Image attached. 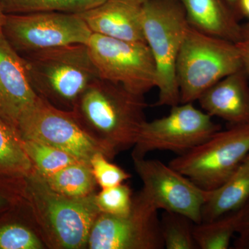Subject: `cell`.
<instances>
[{
  "mask_svg": "<svg viewBox=\"0 0 249 249\" xmlns=\"http://www.w3.org/2000/svg\"><path fill=\"white\" fill-rule=\"evenodd\" d=\"M144 96L99 78L80 96L72 112L85 130L113 153L134 147L146 121Z\"/></svg>",
  "mask_w": 249,
  "mask_h": 249,
  "instance_id": "6da1fadb",
  "label": "cell"
},
{
  "mask_svg": "<svg viewBox=\"0 0 249 249\" xmlns=\"http://www.w3.org/2000/svg\"><path fill=\"white\" fill-rule=\"evenodd\" d=\"M24 181L26 206L44 242L53 249L87 248L90 230L101 213L96 193L83 198L62 196L34 169Z\"/></svg>",
  "mask_w": 249,
  "mask_h": 249,
  "instance_id": "7a4b0ae2",
  "label": "cell"
},
{
  "mask_svg": "<svg viewBox=\"0 0 249 249\" xmlns=\"http://www.w3.org/2000/svg\"><path fill=\"white\" fill-rule=\"evenodd\" d=\"M36 93L59 109L72 111L99 73L87 45H71L20 55Z\"/></svg>",
  "mask_w": 249,
  "mask_h": 249,
  "instance_id": "3957f363",
  "label": "cell"
},
{
  "mask_svg": "<svg viewBox=\"0 0 249 249\" xmlns=\"http://www.w3.org/2000/svg\"><path fill=\"white\" fill-rule=\"evenodd\" d=\"M142 19L157 70L159 96L154 106H177L180 103L177 61L188 27L184 9L178 0H150L142 4Z\"/></svg>",
  "mask_w": 249,
  "mask_h": 249,
  "instance_id": "277c9868",
  "label": "cell"
},
{
  "mask_svg": "<svg viewBox=\"0 0 249 249\" xmlns=\"http://www.w3.org/2000/svg\"><path fill=\"white\" fill-rule=\"evenodd\" d=\"M242 69L235 43L188 25L176 65L180 103L198 101L213 85Z\"/></svg>",
  "mask_w": 249,
  "mask_h": 249,
  "instance_id": "5b68a950",
  "label": "cell"
},
{
  "mask_svg": "<svg viewBox=\"0 0 249 249\" xmlns=\"http://www.w3.org/2000/svg\"><path fill=\"white\" fill-rule=\"evenodd\" d=\"M249 154V124L217 131L168 165L205 191L229 181Z\"/></svg>",
  "mask_w": 249,
  "mask_h": 249,
  "instance_id": "8992f818",
  "label": "cell"
},
{
  "mask_svg": "<svg viewBox=\"0 0 249 249\" xmlns=\"http://www.w3.org/2000/svg\"><path fill=\"white\" fill-rule=\"evenodd\" d=\"M17 132L20 139L47 144L87 163L97 153L110 160L116 156L85 130L71 111L59 109L40 96L23 118Z\"/></svg>",
  "mask_w": 249,
  "mask_h": 249,
  "instance_id": "52a82bcc",
  "label": "cell"
},
{
  "mask_svg": "<svg viewBox=\"0 0 249 249\" xmlns=\"http://www.w3.org/2000/svg\"><path fill=\"white\" fill-rule=\"evenodd\" d=\"M1 34L19 55L71 45H88L92 32L78 14H6Z\"/></svg>",
  "mask_w": 249,
  "mask_h": 249,
  "instance_id": "ba28073f",
  "label": "cell"
},
{
  "mask_svg": "<svg viewBox=\"0 0 249 249\" xmlns=\"http://www.w3.org/2000/svg\"><path fill=\"white\" fill-rule=\"evenodd\" d=\"M87 46L102 79L141 96L157 87L155 61L145 42L92 34Z\"/></svg>",
  "mask_w": 249,
  "mask_h": 249,
  "instance_id": "9c48e42d",
  "label": "cell"
},
{
  "mask_svg": "<svg viewBox=\"0 0 249 249\" xmlns=\"http://www.w3.org/2000/svg\"><path fill=\"white\" fill-rule=\"evenodd\" d=\"M160 210L141 190L126 215L101 213L88 237L90 249H163Z\"/></svg>",
  "mask_w": 249,
  "mask_h": 249,
  "instance_id": "30bf717a",
  "label": "cell"
},
{
  "mask_svg": "<svg viewBox=\"0 0 249 249\" xmlns=\"http://www.w3.org/2000/svg\"><path fill=\"white\" fill-rule=\"evenodd\" d=\"M220 129L211 116L193 103L177 105L166 116L145 121L134 145L132 158H143L155 150L183 155Z\"/></svg>",
  "mask_w": 249,
  "mask_h": 249,
  "instance_id": "8fae6325",
  "label": "cell"
},
{
  "mask_svg": "<svg viewBox=\"0 0 249 249\" xmlns=\"http://www.w3.org/2000/svg\"><path fill=\"white\" fill-rule=\"evenodd\" d=\"M142 179V191L159 210L186 216L195 224L201 222V209L209 191L159 160L132 158Z\"/></svg>",
  "mask_w": 249,
  "mask_h": 249,
  "instance_id": "7c38bea8",
  "label": "cell"
},
{
  "mask_svg": "<svg viewBox=\"0 0 249 249\" xmlns=\"http://www.w3.org/2000/svg\"><path fill=\"white\" fill-rule=\"evenodd\" d=\"M38 99L22 57L0 34V118L17 132Z\"/></svg>",
  "mask_w": 249,
  "mask_h": 249,
  "instance_id": "4fadbf2b",
  "label": "cell"
},
{
  "mask_svg": "<svg viewBox=\"0 0 249 249\" xmlns=\"http://www.w3.org/2000/svg\"><path fill=\"white\" fill-rule=\"evenodd\" d=\"M77 14L92 34L146 43L142 27V5L129 0H107Z\"/></svg>",
  "mask_w": 249,
  "mask_h": 249,
  "instance_id": "5bb4252c",
  "label": "cell"
},
{
  "mask_svg": "<svg viewBox=\"0 0 249 249\" xmlns=\"http://www.w3.org/2000/svg\"><path fill=\"white\" fill-rule=\"evenodd\" d=\"M197 101L211 117L220 118L231 126L249 124V80L245 70L219 80Z\"/></svg>",
  "mask_w": 249,
  "mask_h": 249,
  "instance_id": "9a60e30c",
  "label": "cell"
},
{
  "mask_svg": "<svg viewBox=\"0 0 249 249\" xmlns=\"http://www.w3.org/2000/svg\"><path fill=\"white\" fill-rule=\"evenodd\" d=\"M178 1L184 9L188 25L234 43L240 40L242 25L238 22V16L224 0Z\"/></svg>",
  "mask_w": 249,
  "mask_h": 249,
  "instance_id": "2e32d148",
  "label": "cell"
},
{
  "mask_svg": "<svg viewBox=\"0 0 249 249\" xmlns=\"http://www.w3.org/2000/svg\"><path fill=\"white\" fill-rule=\"evenodd\" d=\"M249 201V171L235 174L209 191L201 209V222H209L242 209Z\"/></svg>",
  "mask_w": 249,
  "mask_h": 249,
  "instance_id": "e0dca14e",
  "label": "cell"
},
{
  "mask_svg": "<svg viewBox=\"0 0 249 249\" xmlns=\"http://www.w3.org/2000/svg\"><path fill=\"white\" fill-rule=\"evenodd\" d=\"M43 178L54 191L72 198L86 197L95 194L97 186L91 164L82 160Z\"/></svg>",
  "mask_w": 249,
  "mask_h": 249,
  "instance_id": "ac0fdd59",
  "label": "cell"
},
{
  "mask_svg": "<svg viewBox=\"0 0 249 249\" xmlns=\"http://www.w3.org/2000/svg\"><path fill=\"white\" fill-rule=\"evenodd\" d=\"M24 202L0 217V249L45 248L37 232L20 218Z\"/></svg>",
  "mask_w": 249,
  "mask_h": 249,
  "instance_id": "d6986e66",
  "label": "cell"
},
{
  "mask_svg": "<svg viewBox=\"0 0 249 249\" xmlns=\"http://www.w3.org/2000/svg\"><path fill=\"white\" fill-rule=\"evenodd\" d=\"M34 170L16 130L0 118V173L24 177Z\"/></svg>",
  "mask_w": 249,
  "mask_h": 249,
  "instance_id": "ffe728a7",
  "label": "cell"
},
{
  "mask_svg": "<svg viewBox=\"0 0 249 249\" xmlns=\"http://www.w3.org/2000/svg\"><path fill=\"white\" fill-rule=\"evenodd\" d=\"M107 0H0L5 14L60 12L77 14L96 7Z\"/></svg>",
  "mask_w": 249,
  "mask_h": 249,
  "instance_id": "44dd1931",
  "label": "cell"
},
{
  "mask_svg": "<svg viewBox=\"0 0 249 249\" xmlns=\"http://www.w3.org/2000/svg\"><path fill=\"white\" fill-rule=\"evenodd\" d=\"M239 219L237 211L214 220L195 224L193 233L198 249H229L232 237L237 232Z\"/></svg>",
  "mask_w": 249,
  "mask_h": 249,
  "instance_id": "7402d4cb",
  "label": "cell"
},
{
  "mask_svg": "<svg viewBox=\"0 0 249 249\" xmlns=\"http://www.w3.org/2000/svg\"><path fill=\"white\" fill-rule=\"evenodd\" d=\"M21 143L34 169L43 178L80 160L61 150L31 139H21Z\"/></svg>",
  "mask_w": 249,
  "mask_h": 249,
  "instance_id": "603a6c76",
  "label": "cell"
},
{
  "mask_svg": "<svg viewBox=\"0 0 249 249\" xmlns=\"http://www.w3.org/2000/svg\"><path fill=\"white\" fill-rule=\"evenodd\" d=\"M160 221V231L165 248L167 249H196L195 223L186 216L164 211Z\"/></svg>",
  "mask_w": 249,
  "mask_h": 249,
  "instance_id": "cb8c5ba5",
  "label": "cell"
},
{
  "mask_svg": "<svg viewBox=\"0 0 249 249\" xmlns=\"http://www.w3.org/2000/svg\"><path fill=\"white\" fill-rule=\"evenodd\" d=\"M133 198L128 185L121 183L111 188H103L95 196V201L101 213L126 215L132 210Z\"/></svg>",
  "mask_w": 249,
  "mask_h": 249,
  "instance_id": "d4e9b609",
  "label": "cell"
},
{
  "mask_svg": "<svg viewBox=\"0 0 249 249\" xmlns=\"http://www.w3.org/2000/svg\"><path fill=\"white\" fill-rule=\"evenodd\" d=\"M90 164L96 183L101 189L118 186L131 178L130 174L111 163L110 160L103 153L93 156Z\"/></svg>",
  "mask_w": 249,
  "mask_h": 249,
  "instance_id": "484cf974",
  "label": "cell"
},
{
  "mask_svg": "<svg viewBox=\"0 0 249 249\" xmlns=\"http://www.w3.org/2000/svg\"><path fill=\"white\" fill-rule=\"evenodd\" d=\"M24 177L0 173V217L24 202Z\"/></svg>",
  "mask_w": 249,
  "mask_h": 249,
  "instance_id": "4316f807",
  "label": "cell"
},
{
  "mask_svg": "<svg viewBox=\"0 0 249 249\" xmlns=\"http://www.w3.org/2000/svg\"><path fill=\"white\" fill-rule=\"evenodd\" d=\"M235 45L240 53L242 66L249 80V22L242 26L241 37Z\"/></svg>",
  "mask_w": 249,
  "mask_h": 249,
  "instance_id": "83f0119b",
  "label": "cell"
},
{
  "mask_svg": "<svg viewBox=\"0 0 249 249\" xmlns=\"http://www.w3.org/2000/svg\"><path fill=\"white\" fill-rule=\"evenodd\" d=\"M240 219H239L238 228H237V234L247 233L249 232V201L247 204L239 210Z\"/></svg>",
  "mask_w": 249,
  "mask_h": 249,
  "instance_id": "f1b7e54d",
  "label": "cell"
},
{
  "mask_svg": "<svg viewBox=\"0 0 249 249\" xmlns=\"http://www.w3.org/2000/svg\"><path fill=\"white\" fill-rule=\"evenodd\" d=\"M235 247L237 249H249V232L239 235L235 242Z\"/></svg>",
  "mask_w": 249,
  "mask_h": 249,
  "instance_id": "f546056e",
  "label": "cell"
},
{
  "mask_svg": "<svg viewBox=\"0 0 249 249\" xmlns=\"http://www.w3.org/2000/svg\"><path fill=\"white\" fill-rule=\"evenodd\" d=\"M238 14L249 19V0H240L238 4Z\"/></svg>",
  "mask_w": 249,
  "mask_h": 249,
  "instance_id": "4dcf8cb0",
  "label": "cell"
},
{
  "mask_svg": "<svg viewBox=\"0 0 249 249\" xmlns=\"http://www.w3.org/2000/svg\"><path fill=\"white\" fill-rule=\"evenodd\" d=\"M249 171V154L248 156L245 159L244 161L242 162L240 168L236 172L235 174L245 173V172Z\"/></svg>",
  "mask_w": 249,
  "mask_h": 249,
  "instance_id": "1f68e13d",
  "label": "cell"
},
{
  "mask_svg": "<svg viewBox=\"0 0 249 249\" xmlns=\"http://www.w3.org/2000/svg\"><path fill=\"white\" fill-rule=\"evenodd\" d=\"M224 1L233 10L234 12L238 16V18H240L238 14V4L240 0H224Z\"/></svg>",
  "mask_w": 249,
  "mask_h": 249,
  "instance_id": "d6a6232c",
  "label": "cell"
},
{
  "mask_svg": "<svg viewBox=\"0 0 249 249\" xmlns=\"http://www.w3.org/2000/svg\"><path fill=\"white\" fill-rule=\"evenodd\" d=\"M5 15L6 14L3 12L1 6H0V34H1V31H2V27L3 24H4Z\"/></svg>",
  "mask_w": 249,
  "mask_h": 249,
  "instance_id": "836d02e7",
  "label": "cell"
},
{
  "mask_svg": "<svg viewBox=\"0 0 249 249\" xmlns=\"http://www.w3.org/2000/svg\"><path fill=\"white\" fill-rule=\"evenodd\" d=\"M129 1H132V2L136 3V4L142 5L144 3L147 2V1H150V0H129Z\"/></svg>",
  "mask_w": 249,
  "mask_h": 249,
  "instance_id": "e575fe53",
  "label": "cell"
}]
</instances>
